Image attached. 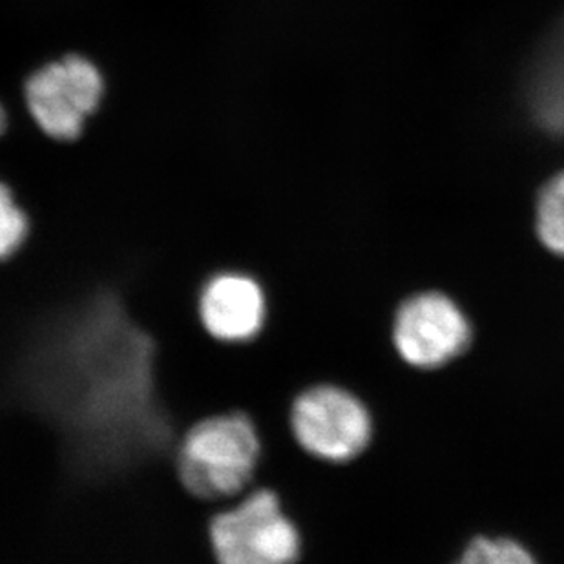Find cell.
<instances>
[{
    "mask_svg": "<svg viewBox=\"0 0 564 564\" xmlns=\"http://www.w3.org/2000/svg\"><path fill=\"white\" fill-rule=\"evenodd\" d=\"M538 235L550 252L564 256V174L554 177L541 192Z\"/></svg>",
    "mask_w": 564,
    "mask_h": 564,
    "instance_id": "obj_8",
    "label": "cell"
},
{
    "mask_svg": "<svg viewBox=\"0 0 564 564\" xmlns=\"http://www.w3.org/2000/svg\"><path fill=\"white\" fill-rule=\"evenodd\" d=\"M196 316L216 344L247 346L260 338L269 319L265 289L247 272H216L199 289Z\"/></svg>",
    "mask_w": 564,
    "mask_h": 564,
    "instance_id": "obj_6",
    "label": "cell"
},
{
    "mask_svg": "<svg viewBox=\"0 0 564 564\" xmlns=\"http://www.w3.org/2000/svg\"><path fill=\"white\" fill-rule=\"evenodd\" d=\"M214 564H299L304 541L278 491L252 488L207 522Z\"/></svg>",
    "mask_w": 564,
    "mask_h": 564,
    "instance_id": "obj_2",
    "label": "cell"
},
{
    "mask_svg": "<svg viewBox=\"0 0 564 564\" xmlns=\"http://www.w3.org/2000/svg\"><path fill=\"white\" fill-rule=\"evenodd\" d=\"M28 236V218L10 188L0 183V261L15 254Z\"/></svg>",
    "mask_w": 564,
    "mask_h": 564,
    "instance_id": "obj_10",
    "label": "cell"
},
{
    "mask_svg": "<svg viewBox=\"0 0 564 564\" xmlns=\"http://www.w3.org/2000/svg\"><path fill=\"white\" fill-rule=\"evenodd\" d=\"M102 77L96 64L68 55L39 69L26 85V105L50 138L69 141L101 101Z\"/></svg>",
    "mask_w": 564,
    "mask_h": 564,
    "instance_id": "obj_4",
    "label": "cell"
},
{
    "mask_svg": "<svg viewBox=\"0 0 564 564\" xmlns=\"http://www.w3.org/2000/svg\"><path fill=\"white\" fill-rule=\"evenodd\" d=\"M469 341L471 325L466 314L437 291L411 296L394 314V349L411 368H442L460 357Z\"/></svg>",
    "mask_w": 564,
    "mask_h": 564,
    "instance_id": "obj_5",
    "label": "cell"
},
{
    "mask_svg": "<svg viewBox=\"0 0 564 564\" xmlns=\"http://www.w3.org/2000/svg\"><path fill=\"white\" fill-rule=\"evenodd\" d=\"M455 564H539L530 550L508 538H477Z\"/></svg>",
    "mask_w": 564,
    "mask_h": 564,
    "instance_id": "obj_9",
    "label": "cell"
},
{
    "mask_svg": "<svg viewBox=\"0 0 564 564\" xmlns=\"http://www.w3.org/2000/svg\"><path fill=\"white\" fill-rule=\"evenodd\" d=\"M6 128V112L4 108H2V105H0V133L4 132Z\"/></svg>",
    "mask_w": 564,
    "mask_h": 564,
    "instance_id": "obj_11",
    "label": "cell"
},
{
    "mask_svg": "<svg viewBox=\"0 0 564 564\" xmlns=\"http://www.w3.org/2000/svg\"><path fill=\"white\" fill-rule=\"evenodd\" d=\"M289 426L311 457L329 464L349 463L369 446L373 419L362 400L335 383H318L293 400Z\"/></svg>",
    "mask_w": 564,
    "mask_h": 564,
    "instance_id": "obj_3",
    "label": "cell"
},
{
    "mask_svg": "<svg viewBox=\"0 0 564 564\" xmlns=\"http://www.w3.org/2000/svg\"><path fill=\"white\" fill-rule=\"evenodd\" d=\"M263 457L256 422L243 411L203 416L177 444L176 477L197 501H232L249 490Z\"/></svg>",
    "mask_w": 564,
    "mask_h": 564,
    "instance_id": "obj_1",
    "label": "cell"
},
{
    "mask_svg": "<svg viewBox=\"0 0 564 564\" xmlns=\"http://www.w3.org/2000/svg\"><path fill=\"white\" fill-rule=\"evenodd\" d=\"M538 108L544 123L564 130V39L539 77Z\"/></svg>",
    "mask_w": 564,
    "mask_h": 564,
    "instance_id": "obj_7",
    "label": "cell"
}]
</instances>
